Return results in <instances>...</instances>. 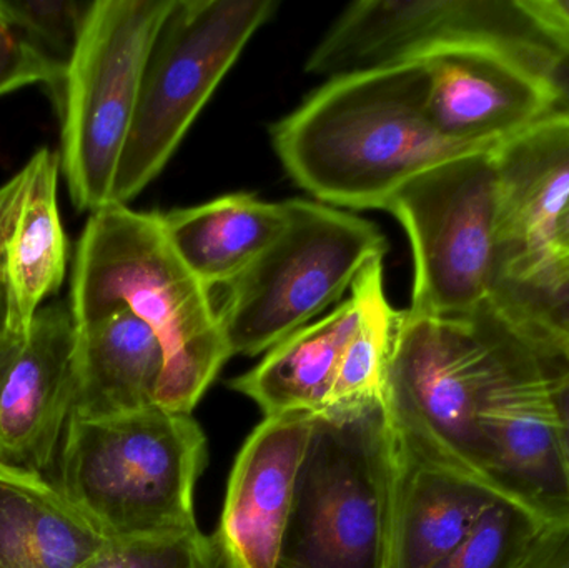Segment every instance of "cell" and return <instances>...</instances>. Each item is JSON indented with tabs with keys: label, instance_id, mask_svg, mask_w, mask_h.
<instances>
[{
	"label": "cell",
	"instance_id": "obj_1",
	"mask_svg": "<svg viewBox=\"0 0 569 568\" xmlns=\"http://www.w3.org/2000/svg\"><path fill=\"white\" fill-rule=\"evenodd\" d=\"M421 62L331 77L270 129L273 150L317 202L385 210L401 183L470 152L431 127Z\"/></svg>",
	"mask_w": 569,
	"mask_h": 568
},
{
	"label": "cell",
	"instance_id": "obj_2",
	"mask_svg": "<svg viewBox=\"0 0 569 568\" xmlns=\"http://www.w3.org/2000/svg\"><path fill=\"white\" fill-rule=\"evenodd\" d=\"M70 312L76 327L130 310L166 356L157 406L192 413L232 357L210 290L163 232L162 213L110 203L90 213L73 253Z\"/></svg>",
	"mask_w": 569,
	"mask_h": 568
},
{
	"label": "cell",
	"instance_id": "obj_3",
	"mask_svg": "<svg viewBox=\"0 0 569 568\" xmlns=\"http://www.w3.org/2000/svg\"><path fill=\"white\" fill-rule=\"evenodd\" d=\"M523 340L493 300L457 317L398 310L381 390L397 446L480 480L505 500L481 434L480 410Z\"/></svg>",
	"mask_w": 569,
	"mask_h": 568
},
{
	"label": "cell",
	"instance_id": "obj_4",
	"mask_svg": "<svg viewBox=\"0 0 569 568\" xmlns=\"http://www.w3.org/2000/svg\"><path fill=\"white\" fill-rule=\"evenodd\" d=\"M207 437L192 413L160 406L102 419L72 417L50 482L109 540L199 529L197 480Z\"/></svg>",
	"mask_w": 569,
	"mask_h": 568
},
{
	"label": "cell",
	"instance_id": "obj_5",
	"mask_svg": "<svg viewBox=\"0 0 569 568\" xmlns=\"http://www.w3.org/2000/svg\"><path fill=\"white\" fill-rule=\"evenodd\" d=\"M397 476L381 396L313 413L277 568H390Z\"/></svg>",
	"mask_w": 569,
	"mask_h": 568
},
{
	"label": "cell",
	"instance_id": "obj_6",
	"mask_svg": "<svg viewBox=\"0 0 569 568\" xmlns=\"http://www.w3.org/2000/svg\"><path fill=\"white\" fill-rule=\"evenodd\" d=\"M284 209L279 236L227 287L219 316L232 357L269 352L387 256V237L363 217L317 200H284Z\"/></svg>",
	"mask_w": 569,
	"mask_h": 568
},
{
	"label": "cell",
	"instance_id": "obj_7",
	"mask_svg": "<svg viewBox=\"0 0 569 568\" xmlns=\"http://www.w3.org/2000/svg\"><path fill=\"white\" fill-rule=\"evenodd\" d=\"M173 0H92L57 97L60 169L80 212L109 206L150 50Z\"/></svg>",
	"mask_w": 569,
	"mask_h": 568
},
{
	"label": "cell",
	"instance_id": "obj_8",
	"mask_svg": "<svg viewBox=\"0 0 569 568\" xmlns=\"http://www.w3.org/2000/svg\"><path fill=\"white\" fill-rule=\"evenodd\" d=\"M277 7L276 0H173L147 60L110 203L129 206L160 176Z\"/></svg>",
	"mask_w": 569,
	"mask_h": 568
},
{
	"label": "cell",
	"instance_id": "obj_9",
	"mask_svg": "<svg viewBox=\"0 0 569 568\" xmlns=\"http://www.w3.org/2000/svg\"><path fill=\"white\" fill-rule=\"evenodd\" d=\"M385 210L410 239V312L467 316L491 300L498 280L493 147L448 157L415 173Z\"/></svg>",
	"mask_w": 569,
	"mask_h": 568
},
{
	"label": "cell",
	"instance_id": "obj_10",
	"mask_svg": "<svg viewBox=\"0 0 569 568\" xmlns=\"http://www.w3.org/2000/svg\"><path fill=\"white\" fill-rule=\"evenodd\" d=\"M555 50L495 37L445 43L417 60L427 69V116L445 139L491 149L553 112L547 69Z\"/></svg>",
	"mask_w": 569,
	"mask_h": 568
},
{
	"label": "cell",
	"instance_id": "obj_11",
	"mask_svg": "<svg viewBox=\"0 0 569 568\" xmlns=\"http://www.w3.org/2000/svg\"><path fill=\"white\" fill-rule=\"evenodd\" d=\"M468 37H495L533 49L551 47L518 0H360L331 23L305 70L331 79L417 62L431 50Z\"/></svg>",
	"mask_w": 569,
	"mask_h": 568
},
{
	"label": "cell",
	"instance_id": "obj_12",
	"mask_svg": "<svg viewBox=\"0 0 569 568\" xmlns=\"http://www.w3.org/2000/svg\"><path fill=\"white\" fill-rule=\"evenodd\" d=\"M480 429L505 500L569 526V467L550 369L527 337L488 389Z\"/></svg>",
	"mask_w": 569,
	"mask_h": 568
},
{
	"label": "cell",
	"instance_id": "obj_13",
	"mask_svg": "<svg viewBox=\"0 0 569 568\" xmlns=\"http://www.w3.org/2000/svg\"><path fill=\"white\" fill-rule=\"evenodd\" d=\"M69 302L46 303L27 332H0V466L50 480L77 400Z\"/></svg>",
	"mask_w": 569,
	"mask_h": 568
},
{
	"label": "cell",
	"instance_id": "obj_14",
	"mask_svg": "<svg viewBox=\"0 0 569 568\" xmlns=\"http://www.w3.org/2000/svg\"><path fill=\"white\" fill-rule=\"evenodd\" d=\"M493 159L498 286L551 257L555 223L569 199V113H548L498 143Z\"/></svg>",
	"mask_w": 569,
	"mask_h": 568
},
{
	"label": "cell",
	"instance_id": "obj_15",
	"mask_svg": "<svg viewBox=\"0 0 569 568\" xmlns=\"http://www.w3.org/2000/svg\"><path fill=\"white\" fill-rule=\"evenodd\" d=\"M311 413L266 417L237 457L219 534L237 568H277Z\"/></svg>",
	"mask_w": 569,
	"mask_h": 568
},
{
	"label": "cell",
	"instance_id": "obj_16",
	"mask_svg": "<svg viewBox=\"0 0 569 568\" xmlns=\"http://www.w3.org/2000/svg\"><path fill=\"white\" fill-rule=\"evenodd\" d=\"M397 456L390 568H435L501 497L473 477L398 446Z\"/></svg>",
	"mask_w": 569,
	"mask_h": 568
},
{
	"label": "cell",
	"instance_id": "obj_17",
	"mask_svg": "<svg viewBox=\"0 0 569 568\" xmlns=\"http://www.w3.org/2000/svg\"><path fill=\"white\" fill-rule=\"evenodd\" d=\"M77 329L72 417L102 419L157 406L166 356L153 330L130 310Z\"/></svg>",
	"mask_w": 569,
	"mask_h": 568
},
{
	"label": "cell",
	"instance_id": "obj_18",
	"mask_svg": "<svg viewBox=\"0 0 569 568\" xmlns=\"http://www.w3.org/2000/svg\"><path fill=\"white\" fill-rule=\"evenodd\" d=\"M284 222V202H267L246 192L162 213L170 246L210 292L239 279Z\"/></svg>",
	"mask_w": 569,
	"mask_h": 568
},
{
	"label": "cell",
	"instance_id": "obj_19",
	"mask_svg": "<svg viewBox=\"0 0 569 568\" xmlns=\"http://www.w3.org/2000/svg\"><path fill=\"white\" fill-rule=\"evenodd\" d=\"M357 323L358 302L350 296L323 319L272 347L230 387L252 399L266 417L321 412L330 406L338 367Z\"/></svg>",
	"mask_w": 569,
	"mask_h": 568
},
{
	"label": "cell",
	"instance_id": "obj_20",
	"mask_svg": "<svg viewBox=\"0 0 569 568\" xmlns=\"http://www.w3.org/2000/svg\"><path fill=\"white\" fill-rule=\"evenodd\" d=\"M109 542L50 480L0 466V568H80Z\"/></svg>",
	"mask_w": 569,
	"mask_h": 568
},
{
	"label": "cell",
	"instance_id": "obj_21",
	"mask_svg": "<svg viewBox=\"0 0 569 568\" xmlns=\"http://www.w3.org/2000/svg\"><path fill=\"white\" fill-rule=\"evenodd\" d=\"M27 163L29 187L7 240V330L12 332H27L43 302L59 293L69 260L57 200L60 156L40 149Z\"/></svg>",
	"mask_w": 569,
	"mask_h": 568
},
{
	"label": "cell",
	"instance_id": "obj_22",
	"mask_svg": "<svg viewBox=\"0 0 569 568\" xmlns=\"http://www.w3.org/2000/svg\"><path fill=\"white\" fill-rule=\"evenodd\" d=\"M568 542L569 526L498 500L435 568H550Z\"/></svg>",
	"mask_w": 569,
	"mask_h": 568
},
{
	"label": "cell",
	"instance_id": "obj_23",
	"mask_svg": "<svg viewBox=\"0 0 569 568\" xmlns=\"http://www.w3.org/2000/svg\"><path fill=\"white\" fill-rule=\"evenodd\" d=\"M350 290L358 302V323L341 357L328 407L381 396L393 342L398 310L385 293L383 259L371 260Z\"/></svg>",
	"mask_w": 569,
	"mask_h": 568
},
{
	"label": "cell",
	"instance_id": "obj_24",
	"mask_svg": "<svg viewBox=\"0 0 569 568\" xmlns=\"http://www.w3.org/2000/svg\"><path fill=\"white\" fill-rule=\"evenodd\" d=\"M491 300L543 356H569V257L503 280Z\"/></svg>",
	"mask_w": 569,
	"mask_h": 568
},
{
	"label": "cell",
	"instance_id": "obj_25",
	"mask_svg": "<svg viewBox=\"0 0 569 568\" xmlns=\"http://www.w3.org/2000/svg\"><path fill=\"white\" fill-rule=\"evenodd\" d=\"M80 568H237L219 530L110 540Z\"/></svg>",
	"mask_w": 569,
	"mask_h": 568
},
{
	"label": "cell",
	"instance_id": "obj_26",
	"mask_svg": "<svg viewBox=\"0 0 569 568\" xmlns=\"http://www.w3.org/2000/svg\"><path fill=\"white\" fill-rule=\"evenodd\" d=\"M92 2L0 0V16L63 77Z\"/></svg>",
	"mask_w": 569,
	"mask_h": 568
},
{
	"label": "cell",
	"instance_id": "obj_27",
	"mask_svg": "<svg viewBox=\"0 0 569 568\" xmlns=\"http://www.w3.org/2000/svg\"><path fill=\"white\" fill-rule=\"evenodd\" d=\"M32 83H47L59 97L63 76L0 16V96Z\"/></svg>",
	"mask_w": 569,
	"mask_h": 568
},
{
	"label": "cell",
	"instance_id": "obj_28",
	"mask_svg": "<svg viewBox=\"0 0 569 568\" xmlns=\"http://www.w3.org/2000/svg\"><path fill=\"white\" fill-rule=\"evenodd\" d=\"M29 163L22 167L12 179L0 186V332L7 329L9 320V290H7V240L12 232L17 212L29 187Z\"/></svg>",
	"mask_w": 569,
	"mask_h": 568
},
{
	"label": "cell",
	"instance_id": "obj_29",
	"mask_svg": "<svg viewBox=\"0 0 569 568\" xmlns=\"http://www.w3.org/2000/svg\"><path fill=\"white\" fill-rule=\"evenodd\" d=\"M518 6L555 49L569 50V0H518Z\"/></svg>",
	"mask_w": 569,
	"mask_h": 568
},
{
	"label": "cell",
	"instance_id": "obj_30",
	"mask_svg": "<svg viewBox=\"0 0 569 568\" xmlns=\"http://www.w3.org/2000/svg\"><path fill=\"white\" fill-rule=\"evenodd\" d=\"M543 356V353H541ZM550 369L551 392L560 419L561 440L569 467V356H543Z\"/></svg>",
	"mask_w": 569,
	"mask_h": 568
},
{
	"label": "cell",
	"instance_id": "obj_31",
	"mask_svg": "<svg viewBox=\"0 0 569 568\" xmlns=\"http://www.w3.org/2000/svg\"><path fill=\"white\" fill-rule=\"evenodd\" d=\"M551 256L569 257V199L555 223Z\"/></svg>",
	"mask_w": 569,
	"mask_h": 568
},
{
	"label": "cell",
	"instance_id": "obj_32",
	"mask_svg": "<svg viewBox=\"0 0 569 568\" xmlns=\"http://www.w3.org/2000/svg\"><path fill=\"white\" fill-rule=\"evenodd\" d=\"M550 568H569V542L561 550L560 556L555 559V562L551 564Z\"/></svg>",
	"mask_w": 569,
	"mask_h": 568
}]
</instances>
